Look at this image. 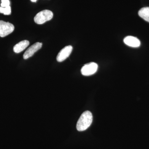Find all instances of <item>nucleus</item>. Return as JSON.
Masks as SVG:
<instances>
[{
	"label": "nucleus",
	"mask_w": 149,
	"mask_h": 149,
	"mask_svg": "<svg viewBox=\"0 0 149 149\" xmlns=\"http://www.w3.org/2000/svg\"><path fill=\"white\" fill-rule=\"evenodd\" d=\"M93 116L91 111L84 112L78 119L76 128L79 131H83L88 129L92 124Z\"/></svg>",
	"instance_id": "nucleus-1"
},
{
	"label": "nucleus",
	"mask_w": 149,
	"mask_h": 149,
	"mask_svg": "<svg viewBox=\"0 0 149 149\" xmlns=\"http://www.w3.org/2000/svg\"><path fill=\"white\" fill-rule=\"evenodd\" d=\"M53 17V13L51 11L45 10L41 11L35 15L34 21L37 24H42L46 22L49 21Z\"/></svg>",
	"instance_id": "nucleus-2"
},
{
	"label": "nucleus",
	"mask_w": 149,
	"mask_h": 149,
	"mask_svg": "<svg viewBox=\"0 0 149 149\" xmlns=\"http://www.w3.org/2000/svg\"><path fill=\"white\" fill-rule=\"evenodd\" d=\"M14 26L9 22L0 20V37H5L13 32Z\"/></svg>",
	"instance_id": "nucleus-3"
},
{
	"label": "nucleus",
	"mask_w": 149,
	"mask_h": 149,
	"mask_svg": "<svg viewBox=\"0 0 149 149\" xmlns=\"http://www.w3.org/2000/svg\"><path fill=\"white\" fill-rule=\"evenodd\" d=\"M98 69V65L94 62H91L85 65L81 70L82 74L84 76H90L95 74Z\"/></svg>",
	"instance_id": "nucleus-4"
},
{
	"label": "nucleus",
	"mask_w": 149,
	"mask_h": 149,
	"mask_svg": "<svg viewBox=\"0 0 149 149\" xmlns=\"http://www.w3.org/2000/svg\"><path fill=\"white\" fill-rule=\"evenodd\" d=\"M72 47L71 46H67L65 47L59 52L57 56L56 60L59 62L64 61L69 56L72 52Z\"/></svg>",
	"instance_id": "nucleus-5"
},
{
	"label": "nucleus",
	"mask_w": 149,
	"mask_h": 149,
	"mask_svg": "<svg viewBox=\"0 0 149 149\" xmlns=\"http://www.w3.org/2000/svg\"><path fill=\"white\" fill-rule=\"evenodd\" d=\"M42 44L40 42L35 43L26 50L23 55L24 59H27L30 57L32 56L35 52L40 50L42 48Z\"/></svg>",
	"instance_id": "nucleus-6"
},
{
	"label": "nucleus",
	"mask_w": 149,
	"mask_h": 149,
	"mask_svg": "<svg viewBox=\"0 0 149 149\" xmlns=\"http://www.w3.org/2000/svg\"><path fill=\"white\" fill-rule=\"evenodd\" d=\"M125 45L132 47H139L141 45V42L139 39L133 36H128L123 40Z\"/></svg>",
	"instance_id": "nucleus-7"
},
{
	"label": "nucleus",
	"mask_w": 149,
	"mask_h": 149,
	"mask_svg": "<svg viewBox=\"0 0 149 149\" xmlns=\"http://www.w3.org/2000/svg\"><path fill=\"white\" fill-rule=\"evenodd\" d=\"M29 42L27 40H23L16 44L13 47V51L15 53H19L24 51L29 46Z\"/></svg>",
	"instance_id": "nucleus-8"
},
{
	"label": "nucleus",
	"mask_w": 149,
	"mask_h": 149,
	"mask_svg": "<svg viewBox=\"0 0 149 149\" xmlns=\"http://www.w3.org/2000/svg\"><path fill=\"white\" fill-rule=\"evenodd\" d=\"M139 16L149 22V7L143 8L139 12Z\"/></svg>",
	"instance_id": "nucleus-9"
},
{
	"label": "nucleus",
	"mask_w": 149,
	"mask_h": 149,
	"mask_svg": "<svg viewBox=\"0 0 149 149\" xmlns=\"http://www.w3.org/2000/svg\"><path fill=\"white\" fill-rule=\"evenodd\" d=\"M11 12V10L10 6L6 8L0 7V13H3L5 15H9L10 14Z\"/></svg>",
	"instance_id": "nucleus-10"
},
{
	"label": "nucleus",
	"mask_w": 149,
	"mask_h": 149,
	"mask_svg": "<svg viewBox=\"0 0 149 149\" xmlns=\"http://www.w3.org/2000/svg\"><path fill=\"white\" fill-rule=\"evenodd\" d=\"M10 4V2L9 0H1V5L2 7L6 8L9 6Z\"/></svg>",
	"instance_id": "nucleus-11"
},
{
	"label": "nucleus",
	"mask_w": 149,
	"mask_h": 149,
	"mask_svg": "<svg viewBox=\"0 0 149 149\" xmlns=\"http://www.w3.org/2000/svg\"><path fill=\"white\" fill-rule=\"evenodd\" d=\"M30 1L32 2H35L37 1V0H30Z\"/></svg>",
	"instance_id": "nucleus-12"
}]
</instances>
